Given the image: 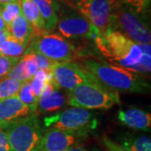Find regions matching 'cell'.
<instances>
[{"instance_id": "cell-6", "label": "cell", "mask_w": 151, "mask_h": 151, "mask_svg": "<svg viewBox=\"0 0 151 151\" xmlns=\"http://www.w3.org/2000/svg\"><path fill=\"white\" fill-rule=\"evenodd\" d=\"M119 0H76V11L103 35L115 29V15Z\"/></svg>"}, {"instance_id": "cell-16", "label": "cell", "mask_w": 151, "mask_h": 151, "mask_svg": "<svg viewBox=\"0 0 151 151\" xmlns=\"http://www.w3.org/2000/svg\"><path fill=\"white\" fill-rule=\"evenodd\" d=\"M8 30L19 42L27 46L32 37L33 28L24 19L23 14L17 16L11 22Z\"/></svg>"}, {"instance_id": "cell-8", "label": "cell", "mask_w": 151, "mask_h": 151, "mask_svg": "<svg viewBox=\"0 0 151 151\" xmlns=\"http://www.w3.org/2000/svg\"><path fill=\"white\" fill-rule=\"evenodd\" d=\"M59 34L65 39L86 38L95 40L101 34L89 20L77 11L59 9V19L56 24Z\"/></svg>"}, {"instance_id": "cell-22", "label": "cell", "mask_w": 151, "mask_h": 151, "mask_svg": "<svg viewBox=\"0 0 151 151\" xmlns=\"http://www.w3.org/2000/svg\"><path fill=\"white\" fill-rule=\"evenodd\" d=\"M51 79H52L51 70H38L36 73L30 79L29 82L32 86L33 91L35 92L38 97L40 95L43 86Z\"/></svg>"}, {"instance_id": "cell-2", "label": "cell", "mask_w": 151, "mask_h": 151, "mask_svg": "<svg viewBox=\"0 0 151 151\" xmlns=\"http://www.w3.org/2000/svg\"><path fill=\"white\" fill-rule=\"evenodd\" d=\"M83 66L102 86L113 92L147 93L150 84L140 75L119 65L93 59H85Z\"/></svg>"}, {"instance_id": "cell-21", "label": "cell", "mask_w": 151, "mask_h": 151, "mask_svg": "<svg viewBox=\"0 0 151 151\" xmlns=\"http://www.w3.org/2000/svg\"><path fill=\"white\" fill-rule=\"evenodd\" d=\"M22 83L20 81L6 76L0 80V101L17 94Z\"/></svg>"}, {"instance_id": "cell-17", "label": "cell", "mask_w": 151, "mask_h": 151, "mask_svg": "<svg viewBox=\"0 0 151 151\" xmlns=\"http://www.w3.org/2000/svg\"><path fill=\"white\" fill-rule=\"evenodd\" d=\"M117 143L129 151H151V139L148 136L126 134L121 136Z\"/></svg>"}, {"instance_id": "cell-24", "label": "cell", "mask_w": 151, "mask_h": 151, "mask_svg": "<svg viewBox=\"0 0 151 151\" xmlns=\"http://www.w3.org/2000/svg\"><path fill=\"white\" fill-rule=\"evenodd\" d=\"M34 52H35L36 63H37L38 70H52L53 67L56 65L57 61H55L53 60L50 59V58L45 56L44 55L40 54L37 51H35V50H34Z\"/></svg>"}, {"instance_id": "cell-27", "label": "cell", "mask_w": 151, "mask_h": 151, "mask_svg": "<svg viewBox=\"0 0 151 151\" xmlns=\"http://www.w3.org/2000/svg\"><path fill=\"white\" fill-rule=\"evenodd\" d=\"M62 151H90L89 150H87L84 147H81V146H73V147H70L69 149H66L65 150Z\"/></svg>"}, {"instance_id": "cell-7", "label": "cell", "mask_w": 151, "mask_h": 151, "mask_svg": "<svg viewBox=\"0 0 151 151\" xmlns=\"http://www.w3.org/2000/svg\"><path fill=\"white\" fill-rule=\"evenodd\" d=\"M29 48L57 62L70 61L75 58L74 46L59 34L33 32Z\"/></svg>"}, {"instance_id": "cell-4", "label": "cell", "mask_w": 151, "mask_h": 151, "mask_svg": "<svg viewBox=\"0 0 151 151\" xmlns=\"http://www.w3.org/2000/svg\"><path fill=\"white\" fill-rule=\"evenodd\" d=\"M120 103L119 92L108 90L93 77L67 93V103L85 109H108Z\"/></svg>"}, {"instance_id": "cell-26", "label": "cell", "mask_w": 151, "mask_h": 151, "mask_svg": "<svg viewBox=\"0 0 151 151\" xmlns=\"http://www.w3.org/2000/svg\"><path fill=\"white\" fill-rule=\"evenodd\" d=\"M0 151H11L6 132L0 128Z\"/></svg>"}, {"instance_id": "cell-15", "label": "cell", "mask_w": 151, "mask_h": 151, "mask_svg": "<svg viewBox=\"0 0 151 151\" xmlns=\"http://www.w3.org/2000/svg\"><path fill=\"white\" fill-rule=\"evenodd\" d=\"M22 14L32 26L33 32H43L45 30V23L40 12L33 0H19Z\"/></svg>"}, {"instance_id": "cell-10", "label": "cell", "mask_w": 151, "mask_h": 151, "mask_svg": "<svg viewBox=\"0 0 151 151\" xmlns=\"http://www.w3.org/2000/svg\"><path fill=\"white\" fill-rule=\"evenodd\" d=\"M85 135L49 128L43 134L38 151H62L75 146Z\"/></svg>"}, {"instance_id": "cell-5", "label": "cell", "mask_w": 151, "mask_h": 151, "mask_svg": "<svg viewBox=\"0 0 151 151\" xmlns=\"http://www.w3.org/2000/svg\"><path fill=\"white\" fill-rule=\"evenodd\" d=\"M45 128H55L86 136L97 125V119L88 109L71 107L60 113L45 117L43 120Z\"/></svg>"}, {"instance_id": "cell-19", "label": "cell", "mask_w": 151, "mask_h": 151, "mask_svg": "<svg viewBox=\"0 0 151 151\" xmlns=\"http://www.w3.org/2000/svg\"><path fill=\"white\" fill-rule=\"evenodd\" d=\"M17 96L22 103L30 109L32 113H35L36 108H37L39 97L33 91L29 81L22 83L19 90L17 92Z\"/></svg>"}, {"instance_id": "cell-11", "label": "cell", "mask_w": 151, "mask_h": 151, "mask_svg": "<svg viewBox=\"0 0 151 151\" xmlns=\"http://www.w3.org/2000/svg\"><path fill=\"white\" fill-rule=\"evenodd\" d=\"M118 119L124 126L132 129L149 131L151 127V115L139 108H128L120 109Z\"/></svg>"}, {"instance_id": "cell-3", "label": "cell", "mask_w": 151, "mask_h": 151, "mask_svg": "<svg viewBox=\"0 0 151 151\" xmlns=\"http://www.w3.org/2000/svg\"><path fill=\"white\" fill-rule=\"evenodd\" d=\"M6 132L11 151H38L43 136L40 121L35 113L1 126Z\"/></svg>"}, {"instance_id": "cell-28", "label": "cell", "mask_w": 151, "mask_h": 151, "mask_svg": "<svg viewBox=\"0 0 151 151\" xmlns=\"http://www.w3.org/2000/svg\"><path fill=\"white\" fill-rule=\"evenodd\" d=\"M9 30H2L0 29V45L3 43V41L7 37V35H9Z\"/></svg>"}, {"instance_id": "cell-20", "label": "cell", "mask_w": 151, "mask_h": 151, "mask_svg": "<svg viewBox=\"0 0 151 151\" xmlns=\"http://www.w3.org/2000/svg\"><path fill=\"white\" fill-rule=\"evenodd\" d=\"M0 14L8 28L11 24V22L17 16L22 14L20 1L17 0L14 2L0 4Z\"/></svg>"}, {"instance_id": "cell-9", "label": "cell", "mask_w": 151, "mask_h": 151, "mask_svg": "<svg viewBox=\"0 0 151 151\" xmlns=\"http://www.w3.org/2000/svg\"><path fill=\"white\" fill-rule=\"evenodd\" d=\"M51 75L58 87L68 92L92 77L83 65L72 60L57 62L51 70Z\"/></svg>"}, {"instance_id": "cell-1", "label": "cell", "mask_w": 151, "mask_h": 151, "mask_svg": "<svg viewBox=\"0 0 151 151\" xmlns=\"http://www.w3.org/2000/svg\"><path fill=\"white\" fill-rule=\"evenodd\" d=\"M94 41L101 53L116 65L140 75L150 73V44L136 43L117 29H108Z\"/></svg>"}, {"instance_id": "cell-12", "label": "cell", "mask_w": 151, "mask_h": 151, "mask_svg": "<svg viewBox=\"0 0 151 151\" xmlns=\"http://www.w3.org/2000/svg\"><path fill=\"white\" fill-rule=\"evenodd\" d=\"M32 113L17 94L0 101V127Z\"/></svg>"}, {"instance_id": "cell-29", "label": "cell", "mask_w": 151, "mask_h": 151, "mask_svg": "<svg viewBox=\"0 0 151 151\" xmlns=\"http://www.w3.org/2000/svg\"><path fill=\"white\" fill-rule=\"evenodd\" d=\"M0 29H2V30H8L7 25H6V24L4 21L3 18H2L1 14H0Z\"/></svg>"}, {"instance_id": "cell-18", "label": "cell", "mask_w": 151, "mask_h": 151, "mask_svg": "<svg viewBox=\"0 0 151 151\" xmlns=\"http://www.w3.org/2000/svg\"><path fill=\"white\" fill-rule=\"evenodd\" d=\"M27 46L17 40L10 33L7 35L6 39L0 45V54L14 58H20Z\"/></svg>"}, {"instance_id": "cell-14", "label": "cell", "mask_w": 151, "mask_h": 151, "mask_svg": "<svg viewBox=\"0 0 151 151\" xmlns=\"http://www.w3.org/2000/svg\"><path fill=\"white\" fill-rule=\"evenodd\" d=\"M67 103V97L59 89L50 93L45 97H39L38 105L35 113L45 114L47 113H52L58 111L63 108Z\"/></svg>"}, {"instance_id": "cell-25", "label": "cell", "mask_w": 151, "mask_h": 151, "mask_svg": "<svg viewBox=\"0 0 151 151\" xmlns=\"http://www.w3.org/2000/svg\"><path fill=\"white\" fill-rule=\"evenodd\" d=\"M102 143L106 151H129L123 148L116 141H113L108 136H103Z\"/></svg>"}, {"instance_id": "cell-30", "label": "cell", "mask_w": 151, "mask_h": 151, "mask_svg": "<svg viewBox=\"0 0 151 151\" xmlns=\"http://www.w3.org/2000/svg\"><path fill=\"white\" fill-rule=\"evenodd\" d=\"M17 0H0V4H4V3H9V2H14Z\"/></svg>"}, {"instance_id": "cell-23", "label": "cell", "mask_w": 151, "mask_h": 151, "mask_svg": "<svg viewBox=\"0 0 151 151\" xmlns=\"http://www.w3.org/2000/svg\"><path fill=\"white\" fill-rule=\"evenodd\" d=\"M20 58H14L0 54V80L6 77Z\"/></svg>"}, {"instance_id": "cell-13", "label": "cell", "mask_w": 151, "mask_h": 151, "mask_svg": "<svg viewBox=\"0 0 151 151\" xmlns=\"http://www.w3.org/2000/svg\"><path fill=\"white\" fill-rule=\"evenodd\" d=\"M45 23V30L51 32L56 28L59 19L60 4L57 0H33Z\"/></svg>"}]
</instances>
